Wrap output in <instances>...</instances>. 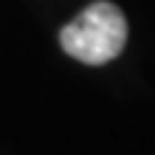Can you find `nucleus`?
I'll list each match as a JSON object with an SVG mask.
<instances>
[{
    "mask_svg": "<svg viewBox=\"0 0 155 155\" xmlns=\"http://www.w3.org/2000/svg\"><path fill=\"white\" fill-rule=\"evenodd\" d=\"M127 41V21L111 3H93L60 31V44L85 65H106Z\"/></svg>",
    "mask_w": 155,
    "mask_h": 155,
    "instance_id": "nucleus-1",
    "label": "nucleus"
}]
</instances>
